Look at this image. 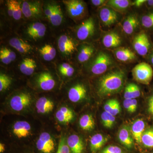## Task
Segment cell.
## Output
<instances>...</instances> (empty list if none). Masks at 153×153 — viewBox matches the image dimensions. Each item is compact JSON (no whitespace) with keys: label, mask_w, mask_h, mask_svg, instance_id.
Returning <instances> with one entry per match:
<instances>
[{"label":"cell","mask_w":153,"mask_h":153,"mask_svg":"<svg viewBox=\"0 0 153 153\" xmlns=\"http://www.w3.org/2000/svg\"><path fill=\"white\" fill-rule=\"evenodd\" d=\"M125 73L117 70L105 74L100 79L98 92L101 96H106L117 92L123 86Z\"/></svg>","instance_id":"6da1fadb"},{"label":"cell","mask_w":153,"mask_h":153,"mask_svg":"<svg viewBox=\"0 0 153 153\" xmlns=\"http://www.w3.org/2000/svg\"><path fill=\"white\" fill-rule=\"evenodd\" d=\"M44 13L49 23L55 27L63 23V15L60 6L55 2H49L44 6Z\"/></svg>","instance_id":"7a4b0ae2"},{"label":"cell","mask_w":153,"mask_h":153,"mask_svg":"<svg viewBox=\"0 0 153 153\" xmlns=\"http://www.w3.org/2000/svg\"><path fill=\"white\" fill-rule=\"evenodd\" d=\"M132 73L134 79L143 84H149L152 79V68L149 64L145 62L137 65L133 68Z\"/></svg>","instance_id":"3957f363"},{"label":"cell","mask_w":153,"mask_h":153,"mask_svg":"<svg viewBox=\"0 0 153 153\" xmlns=\"http://www.w3.org/2000/svg\"><path fill=\"white\" fill-rule=\"evenodd\" d=\"M112 63L109 55L105 52H100L91 63V71L94 74L100 75L105 72Z\"/></svg>","instance_id":"277c9868"},{"label":"cell","mask_w":153,"mask_h":153,"mask_svg":"<svg viewBox=\"0 0 153 153\" xmlns=\"http://www.w3.org/2000/svg\"><path fill=\"white\" fill-rule=\"evenodd\" d=\"M63 2L67 13L71 19L77 20L84 16L86 10L84 2L79 0H69Z\"/></svg>","instance_id":"5b68a950"},{"label":"cell","mask_w":153,"mask_h":153,"mask_svg":"<svg viewBox=\"0 0 153 153\" xmlns=\"http://www.w3.org/2000/svg\"><path fill=\"white\" fill-rule=\"evenodd\" d=\"M95 32V22L90 17L79 25L76 30V37L80 41H85L92 37Z\"/></svg>","instance_id":"8992f818"},{"label":"cell","mask_w":153,"mask_h":153,"mask_svg":"<svg viewBox=\"0 0 153 153\" xmlns=\"http://www.w3.org/2000/svg\"><path fill=\"white\" fill-rule=\"evenodd\" d=\"M23 16L28 19H37L41 16L42 9L39 1H24L22 4Z\"/></svg>","instance_id":"52a82bcc"},{"label":"cell","mask_w":153,"mask_h":153,"mask_svg":"<svg viewBox=\"0 0 153 153\" xmlns=\"http://www.w3.org/2000/svg\"><path fill=\"white\" fill-rule=\"evenodd\" d=\"M31 101L32 99L30 94L21 92L13 96L11 98L10 106L15 111H22L30 105Z\"/></svg>","instance_id":"ba28073f"},{"label":"cell","mask_w":153,"mask_h":153,"mask_svg":"<svg viewBox=\"0 0 153 153\" xmlns=\"http://www.w3.org/2000/svg\"><path fill=\"white\" fill-rule=\"evenodd\" d=\"M36 83L40 89L45 91L53 89L56 85V81L52 74L48 71L38 73L36 78Z\"/></svg>","instance_id":"9c48e42d"},{"label":"cell","mask_w":153,"mask_h":153,"mask_svg":"<svg viewBox=\"0 0 153 153\" xmlns=\"http://www.w3.org/2000/svg\"><path fill=\"white\" fill-rule=\"evenodd\" d=\"M38 150L43 153H52L55 149V144L51 135L47 132L41 134L36 143Z\"/></svg>","instance_id":"30bf717a"},{"label":"cell","mask_w":153,"mask_h":153,"mask_svg":"<svg viewBox=\"0 0 153 153\" xmlns=\"http://www.w3.org/2000/svg\"><path fill=\"white\" fill-rule=\"evenodd\" d=\"M133 47L139 55L141 56L146 55L150 47L147 35L143 32L137 35L134 39Z\"/></svg>","instance_id":"8fae6325"},{"label":"cell","mask_w":153,"mask_h":153,"mask_svg":"<svg viewBox=\"0 0 153 153\" xmlns=\"http://www.w3.org/2000/svg\"><path fill=\"white\" fill-rule=\"evenodd\" d=\"M47 27L45 25L40 22H36L28 25L26 29V36L30 39L36 40L44 37Z\"/></svg>","instance_id":"7c38bea8"},{"label":"cell","mask_w":153,"mask_h":153,"mask_svg":"<svg viewBox=\"0 0 153 153\" xmlns=\"http://www.w3.org/2000/svg\"><path fill=\"white\" fill-rule=\"evenodd\" d=\"M68 95L70 101L73 102H78L85 98L87 90L83 84L77 83L69 88Z\"/></svg>","instance_id":"4fadbf2b"},{"label":"cell","mask_w":153,"mask_h":153,"mask_svg":"<svg viewBox=\"0 0 153 153\" xmlns=\"http://www.w3.org/2000/svg\"><path fill=\"white\" fill-rule=\"evenodd\" d=\"M58 47L60 52L65 55H71L75 49L73 41L66 35H61L58 38Z\"/></svg>","instance_id":"5bb4252c"},{"label":"cell","mask_w":153,"mask_h":153,"mask_svg":"<svg viewBox=\"0 0 153 153\" xmlns=\"http://www.w3.org/2000/svg\"><path fill=\"white\" fill-rule=\"evenodd\" d=\"M100 18L105 26H109L114 24L117 21V13L109 7H104L100 11Z\"/></svg>","instance_id":"9a60e30c"},{"label":"cell","mask_w":153,"mask_h":153,"mask_svg":"<svg viewBox=\"0 0 153 153\" xmlns=\"http://www.w3.org/2000/svg\"><path fill=\"white\" fill-rule=\"evenodd\" d=\"M31 132V126L26 121H17L15 123L13 126V133L19 138L29 136Z\"/></svg>","instance_id":"2e32d148"},{"label":"cell","mask_w":153,"mask_h":153,"mask_svg":"<svg viewBox=\"0 0 153 153\" xmlns=\"http://www.w3.org/2000/svg\"><path fill=\"white\" fill-rule=\"evenodd\" d=\"M118 139L121 143L127 149H131L133 148V137L131 132L126 126H124L120 130L118 133Z\"/></svg>","instance_id":"e0dca14e"},{"label":"cell","mask_w":153,"mask_h":153,"mask_svg":"<svg viewBox=\"0 0 153 153\" xmlns=\"http://www.w3.org/2000/svg\"><path fill=\"white\" fill-rule=\"evenodd\" d=\"M7 7L9 16L12 17L16 21H19L21 19L23 13L22 4L19 1L15 0L8 1Z\"/></svg>","instance_id":"ac0fdd59"},{"label":"cell","mask_w":153,"mask_h":153,"mask_svg":"<svg viewBox=\"0 0 153 153\" xmlns=\"http://www.w3.org/2000/svg\"><path fill=\"white\" fill-rule=\"evenodd\" d=\"M67 143L71 153H82L84 150V143L82 139L76 134L68 137Z\"/></svg>","instance_id":"d6986e66"},{"label":"cell","mask_w":153,"mask_h":153,"mask_svg":"<svg viewBox=\"0 0 153 153\" xmlns=\"http://www.w3.org/2000/svg\"><path fill=\"white\" fill-rule=\"evenodd\" d=\"M36 106L38 113L45 114L49 113L53 110L54 104L51 100L43 97L38 99L36 102Z\"/></svg>","instance_id":"ffe728a7"},{"label":"cell","mask_w":153,"mask_h":153,"mask_svg":"<svg viewBox=\"0 0 153 153\" xmlns=\"http://www.w3.org/2000/svg\"><path fill=\"white\" fill-rule=\"evenodd\" d=\"M145 123L142 119H137L134 122L131 128V133L134 140L137 143H141V138L144 132Z\"/></svg>","instance_id":"44dd1931"},{"label":"cell","mask_w":153,"mask_h":153,"mask_svg":"<svg viewBox=\"0 0 153 153\" xmlns=\"http://www.w3.org/2000/svg\"><path fill=\"white\" fill-rule=\"evenodd\" d=\"M9 44L11 47L23 54L29 53L33 49L31 45L18 38H11L9 41Z\"/></svg>","instance_id":"7402d4cb"},{"label":"cell","mask_w":153,"mask_h":153,"mask_svg":"<svg viewBox=\"0 0 153 153\" xmlns=\"http://www.w3.org/2000/svg\"><path fill=\"white\" fill-rule=\"evenodd\" d=\"M108 138L105 137L101 134H97L91 138L90 146L91 151L92 153H96L100 150L105 143L108 140Z\"/></svg>","instance_id":"603a6c76"},{"label":"cell","mask_w":153,"mask_h":153,"mask_svg":"<svg viewBox=\"0 0 153 153\" xmlns=\"http://www.w3.org/2000/svg\"><path fill=\"white\" fill-rule=\"evenodd\" d=\"M121 38L117 33L111 32L108 33L102 39L103 45L108 48H116L121 44Z\"/></svg>","instance_id":"cb8c5ba5"},{"label":"cell","mask_w":153,"mask_h":153,"mask_svg":"<svg viewBox=\"0 0 153 153\" xmlns=\"http://www.w3.org/2000/svg\"><path fill=\"white\" fill-rule=\"evenodd\" d=\"M57 120L62 123H68L70 122L74 117V113L71 109L66 107L60 108L55 114Z\"/></svg>","instance_id":"d4e9b609"},{"label":"cell","mask_w":153,"mask_h":153,"mask_svg":"<svg viewBox=\"0 0 153 153\" xmlns=\"http://www.w3.org/2000/svg\"><path fill=\"white\" fill-rule=\"evenodd\" d=\"M115 54L118 60L123 62L131 61L136 58L135 54L127 48H119L116 50Z\"/></svg>","instance_id":"484cf974"},{"label":"cell","mask_w":153,"mask_h":153,"mask_svg":"<svg viewBox=\"0 0 153 153\" xmlns=\"http://www.w3.org/2000/svg\"><path fill=\"white\" fill-rule=\"evenodd\" d=\"M139 25V21L135 16L130 15L125 20L123 25L124 32L128 34H132Z\"/></svg>","instance_id":"4316f807"},{"label":"cell","mask_w":153,"mask_h":153,"mask_svg":"<svg viewBox=\"0 0 153 153\" xmlns=\"http://www.w3.org/2000/svg\"><path fill=\"white\" fill-rule=\"evenodd\" d=\"M37 67L36 61L30 58H26L20 64V69L23 74L27 75H32Z\"/></svg>","instance_id":"83f0119b"},{"label":"cell","mask_w":153,"mask_h":153,"mask_svg":"<svg viewBox=\"0 0 153 153\" xmlns=\"http://www.w3.org/2000/svg\"><path fill=\"white\" fill-rule=\"evenodd\" d=\"M79 125L82 130L86 131L92 130L95 126V121L90 114L83 115L79 120Z\"/></svg>","instance_id":"f1b7e54d"},{"label":"cell","mask_w":153,"mask_h":153,"mask_svg":"<svg viewBox=\"0 0 153 153\" xmlns=\"http://www.w3.org/2000/svg\"><path fill=\"white\" fill-rule=\"evenodd\" d=\"M94 49L90 45H85L82 46L77 56L78 61L80 63H85L93 55Z\"/></svg>","instance_id":"f546056e"},{"label":"cell","mask_w":153,"mask_h":153,"mask_svg":"<svg viewBox=\"0 0 153 153\" xmlns=\"http://www.w3.org/2000/svg\"><path fill=\"white\" fill-rule=\"evenodd\" d=\"M39 51L43 59L46 61H51L56 57V49L49 44L44 45L39 49Z\"/></svg>","instance_id":"4dcf8cb0"},{"label":"cell","mask_w":153,"mask_h":153,"mask_svg":"<svg viewBox=\"0 0 153 153\" xmlns=\"http://www.w3.org/2000/svg\"><path fill=\"white\" fill-rule=\"evenodd\" d=\"M130 1L128 0H110L107 1V5L118 11L125 10L130 5Z\"/></svg>","instance_id":"1f68e13d"},{"label":"cell","mask_w":153,"mask_h":153,"mask_svg":"<svg viewBox=\"0 0 153 153\" xmlns=\"http://www.w3.org/2000/svg\"><path fill=\"white\" fill-rule=\"evenodd\" d=\"M141 143L145 147L153 148V129L144 131L142 136Z\"/></svg>","instance_id":"d6a6232c"},{"label":"cell","mask_w":153,"mask_h":153,"mask_svg":"<svg viewBox=\"0 0 153 153\" xmlns=\"http://www.w3.org/2000/svg\"><path fill=\"white\" fill-rule=\"evenodd\" d=\"M101 118L102 124L107 128H111L116 120L114 116L105 111L102 114Z\"/></svg>","instance_id":"836d02e7"},{"label":"cell","mask_w":153,"mask_h":153,"mask_svg":"<svg viewBox=\"0 0 153 153\" xmlns=\"http://www.w3.org/2000/svg\"><path fill=\"white\" fill-rule=\"evenodd\" d=\"M59 71L63 76L70 77L74 74L75 70L74 67L69 63H63L59 66Z\"/></svg>","instance_id":"e575fe53"},{"label":"cell","mask_w":153,"mask_h":153,"mask_svg":"<svg viewBox=\"0 0 153 153\" xmlns=\"http://www.w3.org/2000/svg\"><path fill=\"white\" fill-rule=\"evenodd\" d=\"M12 83V79L7 74L1 73L0 74V91L7 90Z\"/></svg>","instance_id":"d590c367"},{"label":"cell","mask_w":153,"mask_h":153,"mask_svg":"<svg viewBox=\"0 0 153 153\" xmlns=\"http://www.w3.org/2000/svg\"><path fill=\"white\" fill-rule=\"evenodd\" d=\"M142 24L146 28H151L153 27V13L145 15L142 18Z\"/></svg>","instance_id":"8d00e7d4"},{"label":"cell","mask_w":153,"mask_h":153,"mask_svg":"<svg viewBox=\"0 0 153 153\" xmlns=\"http://www.w3.org/2000/svg\"><path fill=\"white\" fill-rule=\"evenodd\" d=\"M57 153H70V149L64 137L60 139Z\"/></svg>","instance_id":"74e56055"},{"label":"cell","mask_w":153,"mask_h":153,"mask_svg":"<svg viewBox=\"0 0 153 153\" xmlns=\"http://www.w3.org/2000/svg\"><path fill=\"white\" fill-rule=\"evenodd\" d=\"M100 153H126V152L120 147L111 145L105 148Z\"/></svg>","instance_id":"f35d334b"},{"label":"cell","mask_w":153,"mask_h":153,"mask_svg":"<svg viewBox=\"0 0 153 153\" xmlns=\"http://www.w3.org/2000/svg\"><path fill=\"white\" fill-rule=\"evenodd\" d=\"M132 97L133 99H136L139 97L140 95V88L136 84L130 83Z\"/></svg>","instance_id":"ab89813d"},{"label":"cell","mask_w":153,"mask_h":153,"mask_svg":"<svg viewBox=\"0 0 153 153\" xmlns=\"http://www.w3.org/2000/svg\"><path fill=\"white\" fill-rule=\"evenodd\" d=\"M1 49L8 56L12 62L16 60V55L15 52L6 47H4V48H1Z\"/></svg>","instance_id":"60d3db41"},{"label":"cell","mask_w":153,"mask_h":153,"mask_svg":"<svg viewBox=\"0 0 153 153\" xmlns=\"http://www.w3.org/2000/svg\"><path fill=\"white\" fill-rule=\"evenodd\" d=\"M115 101L116 99H111L108 100L104 106L105 111L111 113Z\"/></svg>","instance_id":"b9f144b4"},{"label":"cell","mask_w":153,"mask_h":153,"mask_svg":"<svg viewBox=\"0 0 153 153\" xmlns=\"http://www.w3.org/2000/svg\"><path fill=\"white\" fill-rule=\"evenodd\" d=\"M0 60L2 63L6 64V65L10 64L12 62V61L9 59V57L1 49L0 50Z\"/></svg>","instance_id":"7bdbcfd3"},{"label":"cell","mask_w":153,"mask_h":153,"mask_svg":"<svg viewBox=\"0 0 153 153\" xmlns=\"http://www.w3.org/2000/svg\"><path fill=\"white\" fill-rule=\"evenodd\" d=\"M121 111V107L120 104L119 102L117 100H116L115 102L114 105L112 108L111 110V112L110 114L113 115L115 117L117 115L119 114Z\"/></svg>","instance_id":"ee69618b"},{"label":"cell","mask_w":153,"mask_h":153,"mask_svg":"<svg viewBox=\"0 0 153 153\" xmlns=\"http://www.w3.org/2000/svg\"><path fill=\"white\" fill-rule=\"evenodd\" d=\"M131 100L132 99H125L124 100L123 105L124 107L128 112L133 113L134 112L133 111L132 106Z\"/></svg>","instance_id":"f6af8a7d"},{"label":"cell","mask_w":153,"mask_h":153,"mask_svg":"<svg viewBox=\"0 0 153 153\" xmlns=\"http://www.w3.org/2000/svg\"><path fill=\"white\" fill-rule=\"evenodd\" d=\"M124 97L125 99H133L132 97L130 83H129L126 86L124 94Z\"/></svg>","instance_id":"bcb514c9"},{"label":"cell","mask_w":153,"mask_h":153,"mask_svg":"<svg viewBox=\"0 0 153 153\" xmlns=\"http://www.w3.org/2000/svg\"><path fill=\"white\" fill-rule=\"evenodd\" d=\"M148 111L150 114L153 111V95L149 99L148 103Z\"/></svg>","instance_id":"7dc6e473"},{"label":"cell","mask_w":153,"mask_h":153,"mask_svg":"<svg viewBox=\"0 0 153 153\" xmlns=\"http://www.w3.org/2000/svg\"><path fill=\"white\" fill-rule=\"evenodd\" d=\"M106 1L105 0H92L91 2L93 5L98 7L103 4L105 3L106 2Z\"/></svg>","instance_id":"c3c4849f"},{"label":"cell","mask_w":153,"mask_h":153,"mask_svg":"<svg viewBox=\"0 0 153 153\" xmlns=\"http://www.w3.org/2000/svg\"><path fill=\"white\" fill-rule=\"evenodd\" d=\"M146 1V0H136L133 3L132 5L137 7H140L142 6Z\"/></svg>","instance_id":"681fc988"},{"label":"cell","mask_w":153,"mask_h":153,"mask_svg":"<svg viewBox=\"0 0 153 153\" xmlns=\"http://www.w3.org/2000/svg\"><path fill=\"white\" fill-rule=\"evenodd\" d=\"M131 102L133 111V112H135L136 111L137 107V101L136 99H132Z\"/></svg>","instance_id":"f907efd6"},{"label":"cell","mask_w":153,"mask_h":153,"mask_svg":"<svg viewBox=\"0 0 153 153\" xmlns=\"http://www.w3.org/2000/svg\"><path fill=\"white\" fill-rule=\"evenodd\" d=\"M5 150V145L4 144L0 143V152L1 153L4 152Z\"/></svg>","instance_id":"816d5d0a"},{"label":"cell","mask_w":153,"mask_h":153,"mask_svg":"<svg viewBox=\"0 0 153 153\" xmlns=\"http://www.w3.org/2000/svg\"><path fill=\"white\" fill-rule=\"evenodd\" d=\"M148 5L149 6H153V0H149V1H147Z\"/></svg>","instance_id":"f5cc1de1"},{"label":"cell","mask_w":153,"mask_h":153,"mask_svg":"<svg viewBox=\"0 0 153 153\" xmlns=\"http://www.w3.org/2000/svg\"><path fill=\"white\" fill-rule=\"evenodd\" d=\"M151 62H152V63L153 65V53L152 54V55H151Z\"/></svg>","instance_id":"db71d44e"},{"label":"cell","mask_w":153,"mask_h":153,"mask_svg":"<svg viewBox=\"0 0 153 153\" xmlns=\"http://www.w3.org/2000/svg\"><path fill=\"white\" fill-rule=\"evenodd\" d=\"M151 114L152 115H153V111L152 112V113Z\"/></svg>","instance_id":"11a10c76"},{"label":"cell","mask_w":153,"mask_h":153,"mask_svg":"<svg viewBox=\"0 0 153 153\" xmlns=\"http://www.w3.org/2000/svg\"><path fill=\"white\" fill-rule=\"evenodd\" d=\"M153 153V152H152V153Z\"/></svg>","instance_id":"9f6ffc18"}]
</instances>
